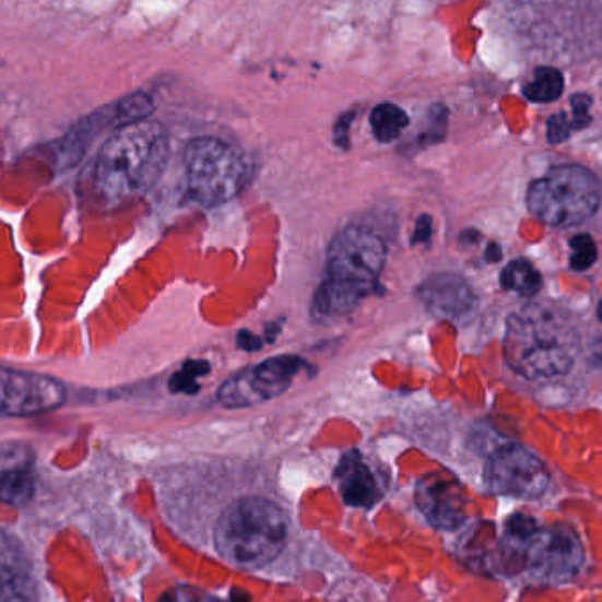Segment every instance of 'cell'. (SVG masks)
<instances>
[{
    "label": "cell",
    "instance_id": "9a60e30c",
    "mask_svg": "<svg viewBox=\"0 0 602 602\" xmlns=\"http://www.w3.org/2000/svg\"><path fill=\"white\" fill-rule=\"evenodd\" d=\"M368 293L370 290L363 285L337 281V279L328 276L327 281L322 282L319 290L316 291L314 308L321 316H345V314L353 312Z\"/></svg>",
    "mask_w": 602,
    "mask_h": 602
},
{
    "label": "cell",
    "instance_id": "ac0fdd59",
    "mask_svg": "<svg viewBox=\"0 0 602 602\" xmlns=\"http://www.w3.org/2000/svg\"><path fill=\"white\" fill-rule=\"evenodd\" d=\"M370 126L379 143H393L408 129L409 115L400 106L382 103L371 109Z\"/></svg>",
    "mask_w": 602,
    "mask_h": 602
},
{
    "label": "cell",
    "instance_id": "277c9868",
    "mask_svg": "<svg viewBox=\"0 0 602 602\" xmlns=\"http://www.w3.org/2000/svg\"><path fill=\"white\" fill-rule=\"evenodd\" d=\"M527 203L548 226H578L599 209L601 181L578 164L555 166L530 186Z\"/></svg>",
    "mask_w": 602,
    "mask_h": 602
},
{
    "label": "cell",
    "instance_id": "7402d4cb",
    "mask_svg": "<svg viewBox=\"0 0 602 602\" xmlns=\"http://www.w3.org/2000/svg\"><path fill=\"white\" fill-rule=\"evenodd\" d=\"M570 268L575 272H587L598 259V247L589 235H576L570 240Z\"/></svg>",
    "mask_w": 602,
    "mask_h": 602
},
{
    "label": "cell",
    "instance_id": "52a82bcc",
    "mask_svg": "<svg viewBox=\"0 0 602 602\" xmlns=\"http://www.w3.org/2000/svg\"><path fill=\"white\" fill-rule=\"evenodd\" d=\"M385 263V241L367 227H345L328 247V276L363 285L370 291Z\"/></svg>",
    "mask_w": 602,
    "mask_h": 602
},
{
    "label": "cell",
    "instance_id": "3957f363",
    "mask_svg": "<svg viewBox=\"0 0 602 602\" xmlns=\"http://www.w3.org/2000/svg\"><path fill=\"white\" fill-rule=\"evenodd\" d=\"M287 517L264 497H244L222 512L213 543L232 566L256 570L272 564L285 546Z\"/></svg>",
    "mask_w": 602,
    "mask_h": 602
},
{
    "label": "cell",
    "instance_id": "6da1fadb",
    "mask_svg": "<svg viewBox=\"0 0 602 602\" xmlns=\"http://www.w3.org/2000/svg\"><path fill=\"white\" fill-rule=\"evenodd\" d=\"M169 157L168 131L152 120L127 123L101 146L92 169V190L118 203L154 186Z\"/></svg>",
    "mask_w": 602,
    "mask_h": 602
},
{
    "label": "cell",
    "instance_id": "5b68a950",
    "mask_svg": "<svg viewBox=\"0 0 602 602\" xmlns=\"http://www.w3.org/2000/svg\"><path fill=\"white\" fill-rule=\"evenodd\" d=\"M187 187L196 203L219 206L232 201L244 187L245 161L240 152L217 138H194L184 152Z\"/></svg>",
    "mask_w": 602,
    "mask_h": 602
},
{
    "label": "cell",
    "instance_id": "2e32d148",
    "mask_svg": "<svg viewBox=\"0 0 602 602\" xmlns=\"http://www.w3.org/2000/svg\"><path fill=\"white\" fill-rule=\"evenodd\" d=\"M34 475L27 467H11L0 471V503L23 507L34 497Z\"/></svg>",
    "mask_w": 602,
    "mask_h": 602
},
{
    "label": "cell",
    "instance_id": "d6986e66",
    "mask_svg": "<svg viewBox=\"0 0 602 602\" xmlns=\"http://www.w3.org/2000/svg\"><path fill=\"white\" fill-rule=\"evenodd\" d=\"M500 284L504 290L515 291L518 295L529 298V296L538 295L543 285V279L532 264L527 263L523 259H517L504 268Z\"/></svg>",
    "mask_w": 602,
    "mask_h": 602
},
{
    "label": "cell",
    "instance_id": "603a6c76",
    "mask_svg": "<svg viewBox=\"0 0 602 602\" xmlns=\"http://www.w3.org/2000/svg\"><path fill=\"white\" fill-rule=\"evenodd\" d=\"M158 602H217L212 595L192 587H177L164 593Z\"/></svg>",
    "mask_w": 602,
    "mask_h": 602
},
{
    "label": "cell",
    "instance_id": "8992f818",
    "mask_svg": "<svg viewBox=\"0 0 602 602\" xmlns=\"http://www.w3.org/2000/svg\"><path fill=\"white\" fill-rule=\"evenodd\" d=\"M585 562V550L575 530L567 526L539 527L526 550L523 566L534 580L564 585L575 580Z\"/></svg>",
    "mask_w": 602,
    "mask_h": 602
},
{
    "label": "cell",
    "instance_id": "9c48e42d",
    "mask_svg": "<svg viewBox=\"0 0 602 602\" xmlns=\"http://www.w3.org/2000/svg\"><path fill=\"white\" fill-rule=\"evenodd\" d=\"M304 362L296 356H276L258 367L227 379L219 390V402L227 409L250 408L275 399L290 388Z\"/></svg>",
    "mask_w": 602,
    "mask_h": 602
},
{
    "label": "cell",
    "instance_id": "4316f807",
    "mask_svg": "<svg viewBox=\"0 0 602 602\" xmlns=\"http://www.w3.org/2000/svg\"><path fill=\"white\" fill-rule=\"evenodd\" d=\"M486 258H488L489 261H498V259H500V249H498V245H489Z\"/></svg>",
    "mask_w": 602,
    "mask_h": 602
},
{
    "label": "cell",
    "instance_id": "5bb4252c",
    "mask_svg": "<svg viewBox=\"0 0 602 602\" xmlns=\"http://www.w3.org/2000/svg\"><path fill=\"white\" fill-rule=\"evenodd\" d=\"M340 494L347 506L370 507L380 497L376 480L370 469L362 462L359 455H345L340 462L339 472Z\"/></svg>",
    "mask_w": 602,
    "mask_h": 602
},
{
    "label": "cell",
    "instance_id": "e0dca14e",
    "mask_svg": "<svg viewBox=\"0 0 602 602\" xmlns=\"http://www.w3.org/2000/svg\"><path fill=\"white\" fill-rule=\"evenodd\" d=\"M573 105V117H567L566 114L553 115L548 120V140L550 143H560L566 141L570 137V132L583 129L589 126L590 120V105L592 99L589 95H573L570 99Z\"/></svg>",
    "mask_w": 602,
    "mask_h": 602
},
{
    "label": "cell",
    "instance_id": "ffe728a7",
    "mask_svg": "<svg viewBox=\"0 0 602 602\" xmlns=\"http://www.w3.org/2000/svg\"><path fill=\"white\" fill-rule=\"evenodd\" d=\"M564 92V76L553 68H539L532 82L523 88L527 99L534 103H552Z\"/></svg>",
    "mask_w": 602,
    "mask_h": 602
},
{
    "label": "cell",
    "instance_id": "8fae6325",
    "mask_svg": "<svg viewBox=\"0 0 602 602\" xmlns=\"http://www.w3.org/2000/svg\"><path fill=\"white\" fill-rule=\"evenodd\" d=\"M417 507L435 529L457 530L467 518V498L453 475L432 472L417 481Z\"/></svg>",
    "mask_w": 602,
    "mask_h": 602
},
{
    "label": "cell",
    "instance_id": "cb8c5ba5",
    "mask_svg": "<svg viewBox=\"0 0 602 602\" xmlns=\"http://www.w3.org/2000/svg\"><path fill=\"white\" fill-rule=\"evenodd\" d=\"M432 235V219L428 215H422L417 219L416 227H414V236H412V241L414 244H425V241L430 240Z\"/></svg>",
    "mask_w": 602,
    "mask_h": 602
},
{
    "label": "cell",
    "instance_id": "44dd1931",
    "mask_svg": "<svg viewBox=\"0 0 602 602\" xmlns=\"http://www.w3.org/2000/svg\"><path fill=\"white\" fill-rule=\"evenodd\" d=\"M210 371V365L206 362H196L190 359L184 365L181 370H178L169 380V390L173 393L192 394L200 390L198 386V377L206 376Z\"/></svg>",
    "mask_w": 602,
    "mask_h": 602
},
{
    "label": "cell",
    "instance_id": "7c38bea8",
    "mask_svg": "<svg viewBox=\"0 0 602 602\" xmlns=\"http://www.w3.org/2000/svg\"><path fill=\"white\" fill-rule=\"evenodd\" d=\"M417 298L432 316L462 321L474 312L475 298L471 284L457 273H437L417 287Z\"/></svg>",
    "mask_w": 602,
    "mask_h": 602
},
{
    "label": "cell",
    "instance_id": "4fadbf2b",
    "mask_svg": "<svg viewBox=\"0 0 602 602\" xmlns=\"http://www.w3.org/2000/svg\"><path fill=\"white\" fill-rule=\"evenodd\" d=\"M42 587L22 544L0 530V602H42Z\"/></svg>",
    "mask_w": 602,
    "mask_h": 602
},
{
    "label": "cell",
    "instance_id": "30bf717a",
    "mask_svg": "<svg viewBox=\"0 0 602 602\" xmlns=\"http://www.w3.org/2000/svg\"><path fill=\"white\" fill-rule=\"evenodd\" d=\"M66 402L62 382L34 371L0 367V414L34 416L54 411Z\"/></svg>",
    "mask_w": 602,
    "mask_h": 602
},
{
    "label": "cell",
    "instance_id": "ba28073f",
    "mask_svg": "<svg viewBox=\"0 0 602 602\" xmlns=\"http://www.w3.org/2000/svg\"><path fill=\"white\" fill-rule=\"evenodd\" d=\"M485 481L494 494L534 500L548 489L550 472L529 449L506 444L488 458Z\"/></svg>",
    "mask_w": 602,
    "mask_h": 602
},
{
    "label": "cell",
    "instance_id": "83f0119b",
    "mask_svg": "<svg viewBox=\"0 0 602 602\" xmlns=\"http://www.w3.org/2000/svg\"><path fill=\"white\" fill-rule=\"evenodd\" d=\"M598 316H599V319H601L602 321V299H601V304H599V307H598Z\"/></svg>",
    "mask_w": 602,
    "mask_h": 602
},
{
    "label": "cell",
    "instance_id": "d4e9b609",
    "mask_svg": "<svg viewBox=\"0 0 602 602\" xmlns=\"http://www.w3.org/2000/svg\"><path fill=\"white\" fill-rule=\"evenodd\" d=\"M354 114H345L340 117L339 122L335 126V141L342 149L349 146V127L353 122Z\"/></svg>",
    "mask_w": 602,
    "mask_h": 602
},
{
    "label": "cell",
    "instance_id": "7a4b0ae2",
    "mask_svg": "<svg viewBox=\"0 0 602 602\" xmlns=\"http://www.w3.org/2000/svg\"><path fill=\"white\" fill-rule=\"evenodd\" d=\"M580 353V335L569 317L552 307L527 305L507 319L504 358L532 380L566 376Z\"/></svg>",
    "mask_w": 602,
    "mask_h": 602
},
{
    "label": "cell",
    "instance_id": "484cf974",
    "mask_svg": "<svg viewBox=\"0 0 602 602\" xmlns=\"http://www.w3.org/2000/svg\"><path fill=\"white\" fill-rule=\"evenodd\" d=\"M238 345H240V349H244V351H249V353H252V351H258V349H261V339H259L258 335L250 333L249 330H244L240 335H238Z\"/></svg>",
    "mask_w": 602,
    "mask_h": 602
}]
</instances>
